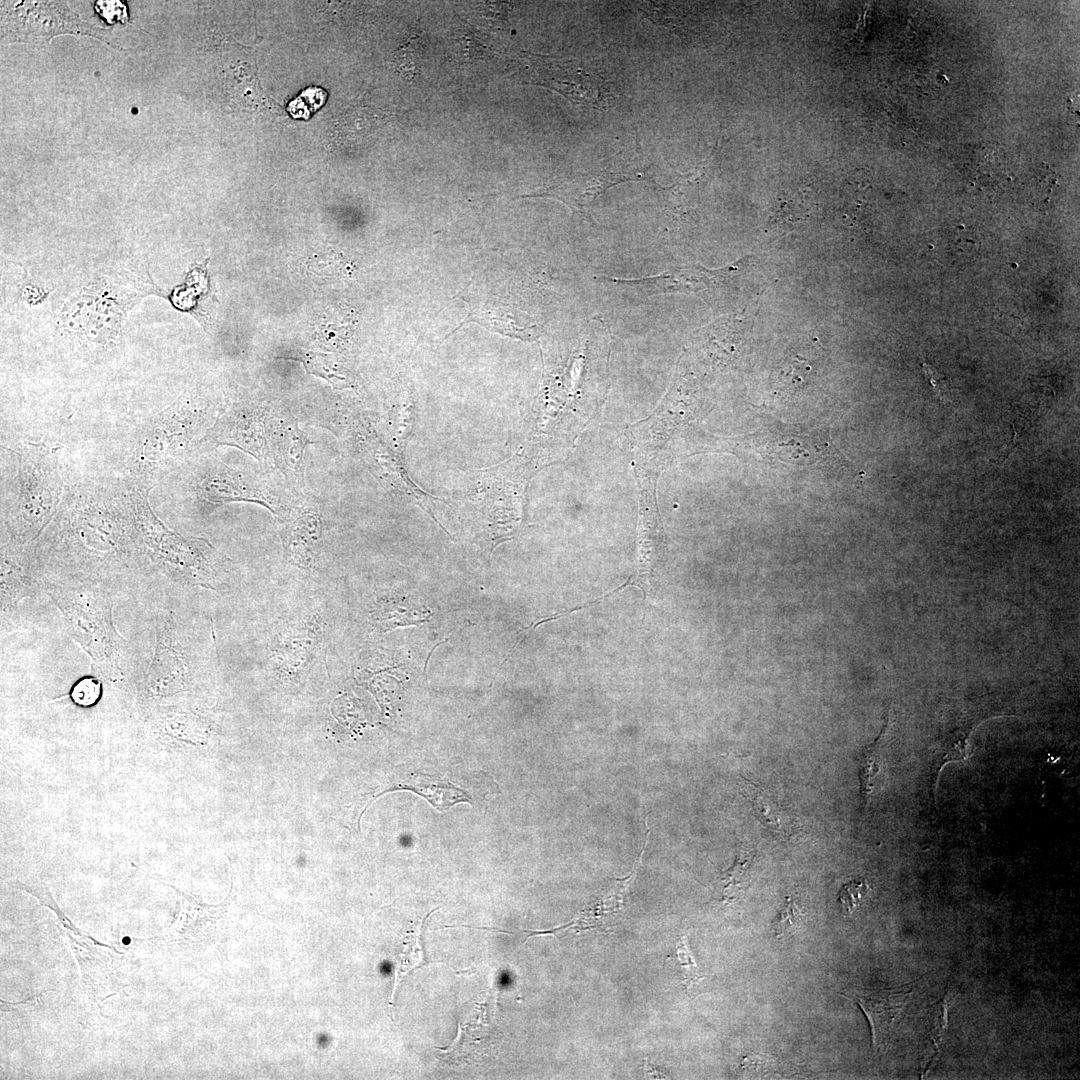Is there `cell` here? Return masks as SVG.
<instances>
[{
	"instance_id": "1",
	"label": "cell",
	"mask_w": 1080,
	"mask_h": 1080,
	"mask_svg": "<svg viewBox=\"0 0 1080 1080\" xmlns=\"http://www.w3.org/2000/svg\"><path fill=\"white\" fill-rule=\"evenodd\" d=\"M87 581L46 582L44 588L93 666L103 676L114 679L121 672L127 642L114 626L110 593L103 584Z\"/></svg>"
},
{
	"instance_id": "2",
	"label": "cell",
	"mask_w": 1080,
	"mask_h": 1080,
	"mask_svg": "<svg viewBox=\"0 0 1080 1080\" xmlns=\"http://www.w3.org/2000/svg\"><path fill=\"white\" fill-rule=\"evenodd\" d=\"M159 292L161 289L145 273L111 271L65 303L61 326L91 342L109 344L117 338L127 311L142 297Z\"/></svg>"
},
{
	"instance_id": "3",
	"label": "cell",
	"mask_w": 1080,
	"mask_h": 1080,
	"mask_svg": "<svg viewBox=\"0 0 1080 1080\" xmlns=\"http://www.w3.org/2000/svg\"><path fill=\"white\" fill-rule=\"evenodd\" d=\"M139 525L149 556L174 579L215 589L223 556L204 539H184L168 530L144 504Z\"/></svg>"
},
{
	"instance_id": "4",
	"label": "cell",
	"mask_w": 1080,
	"mask_h": 1080,
	"mask_svg": "<svg viewBox=\"0 0 1080 1080\" xmlns=\"http://www.w3.org/2000/svg\"><path fill=\"white\" fill-rule=\"evenodd\" d=\"M96 37L109 45L107 30L83 21L62 2L1 1V41L46 43L63 34Z\"/></svg>"
},
{
	"instance_id": "5",
	"label": "cell",
	"mask_w": 1080,
	"mask_h": 1080,
	"mask_svg": "<svg viewBox=\"0 0 1080 1080\" xmlns=\"http://www.w3.org/2000/svg\"><path fill=\"white\" fill-rule=\"evenodd\" d=\"M529 60L535 66L528 76L529 81L556 90L575 104L599 109L607 107L610 97L608 82L597 73L587 71L579 62L538 56Z\"/></svg>"
},
{
	"instance_id": "6",
	"label": "cell",
	"mask_w": 1080,
	"mask_h": 1080,
	"mask_svg": "<svg viewBox=\"0 0 1080 1080\" xmlns=\"http://www.w3.org/2000/svg\"><path fill=\"white\" fill-rule=\"evenodd\" d=\"M726 270L710 271L698 266L672 268L661 274L640 279H621L608 276L599 281L611 282L645 295L694 293L706 301H718L727 288Z\"/></svg>"
},
{
	"instance_id": "7",
	"label": "cell",
	"mask_w": 1080,
	"mask_h": 1080,
	"mask_svg": "<svg viewBox=\"0 0 1080 1080\" xmlns=\"http://www.w3.org/2000/svg\"><path fill=\"white\" fill-rule=\"evenodd\" d=\"M649 832L650 829L647 830L646 840L641 854L634 865V869L628 876L615 879L606 888L602 889L601 892H599L594 899L567 924L550 930H522L521 933L526 935L525 940L539 935L564 937L568 934H578L593 930L606 932L614 926L618 917H620L624 911L625 898L628 894L629 887L634 881L638 869L640 868Z\"/></svg>"
},
{
	"instance_id": "8",
	"label": "cell",
	"mask_w": 1080,
	"mask_h": 1080,
	"mask_svg": "<svg viewBox=\"0 0 1080 1080\" xmlns=\"http://www.w3.org/2000/svg\"><path fill=\"white\" fill-rule=\"evenodd\" d=\"M645 171L611 168L593 170L576 174L555 185L521 197L554 198L565 203L574 212L588 216L591 206L607 189L624 182L641 180Z\"/></svg>"
},
{
	"instance_id": "9",
	"label": "cell",
	"mask_w": 1080,
	"mask_h": 1080,
	"mask_svg": "<svg viewBox=\"0 0 1080 1080\" xmlns=\"http://www.w3.org/2000/svg\"><path fill=\"white\" fill-rule=\"evenodd\" d=\"M911 994L912 991L897 989H868L852 995L869 1022L874 1049L887 1041L894 1021L905 1008Z\"/></svg>"
},
{
	"instance_id": "10",
	"label": "cell",
	"mask_w": 1080,
	"mask_h": 1080,
	"mask_svg": "<svg viewBox=\"0 0 1080 1080\" xmlns=\"http://www.w3.org/2000/svg\"><path fill=\"white\" fill-rule=\"evenodd\" d=\"M187 663L179 645L173 620L167 616L157 630L155 652L149 667L150 682L161 688L180 679L187 672Z\"/></svg>"
},
{
	"instance_id": "11",
	"label": "cell",
	"mask_w": 1080,
	"mask_h": 1080,
	"mask_svg": "<svg viewBox=\"0 0 1080 1080\" xmlns=\"http://www.w3.org/2000/svg\"><path fill=\"white\" fill-rule=\"evenodd\" d=\"M469 305L468 314L465 319L451 331L448 338L455 331H457L463 324L470 322H476L488 330L497 332L509 337L521 339L524 341H532L539 337V331L536 325L527 326L515 318V316L505 310H498L485 307H475L470 302L465 301Z\"/></svg>"
},
{
	"instance_id": "12",
	"label": "cell",
	"mask_w": 1080,
	"mask_h": 1080,
	"mask_svg": "<svg viewBox=\"0 0 1080 1080\" xmlns=\"http://www.w3.org/2000/svg\"><path fill=\"white\" fill-rule=\"evenodd\" d=\"M221 423V429L228 431L218 432L219 443L235 445L255 457L262 454L264 438L261 415L234 413L230 418H224Z\"/></svg>"
},
{
	"instance_id": "13",
	"label": "cell",
	"mask_w": 1080,
	"mask_h": 1080,
	"mask_svg": "<svg viewBox=\"0 0 1080 1080\" xmlns=\"http://www.w3.org/2000/svg\"><path fill=\"white\" fill-rule=\"evenodd\" d=\"M35 584L28 571L14 557L2 552L1 555V614L12 613L18 603L33 593Z\"/></svg>"
},
{
	"instance_id": "14",
	"label": "cell",
	"mask_w": 1080,
	"mask_h": 1080,
	"mask_svg": "<svg viewBox=\"0 0 1080 1080\" xmlns=\"http://www.w3.org/2000/svg\"><path fill=\"white\" fill-rule=\"evenodd\" d=\"M225 472L211 476L209 480L203 484L202 493L207 499L212 502H226V501H251L265 505L271 511V506L268 504L267 499L260 495L259 492H255L249 489L248 486L242 483L241 479L233 472Z\"/></svg>"
},
{
	"instance_id": "15",
	"label": "cell",
	"mask_w": 1080,
	"mask_h": 1080,
	"mask_svg": "<svg viewBox=\"0 0 1080 1080\" xmlns=\"http://www.w3.org/2000/svg\"><path fill=\"white\" fill-rule=\"evenodd\" d=\"M397 789L413 791L424 797L433 807L441 811L446 810L459 802H470L471 800L468 793L463 789L448 782L433 781V779L424 775L421 777L414 776L412 783L400 786Z\"/></svg>"
},
{
	"instance_id": "16",
	"label": "cell",
	"mask_w": 1080,
	"mask_h": 1080,
	"mask_svg": "<svg viewBox=\"0 0 1080 1080\" xmlns=\"http://www.w3.org/2000/svg\"><path fill=\"white\" fill-rule=\"evenodd\" d=\"M433 912L434 911L428 913L425 918L417 926H415L413 931L407 935V938L403 943V949L399 953L398 965L396 967L395 983L392 995H394V992L397 989L398 984H400V981L411 971L419 969L429 963H437V961H432L427 958L423 945V935L425 927L427 925L426 920Z\"/></svg>"
},
{
	"instance_id": "17",
	"label": "cell",
	"mask_w": 1080,
	"mask_h": 1080,
	"mask_svg": "<svg viewBox=\"0 0 1080 1080\" xmlns=\"http://www.w3.org/2000/svg\"><path fill=\"white\" fill-rule=\"evenodd\" d=\"M750 799L757 815L768 827L786 837L792 835L795 823L780 805L760 788L749 786Z\"/></svg>"
},
{
	"instance_id": "18",
	"label": "cell",
	"mask_w": 1080,
	"mask_h": 1080,
	"mask_svg": "<svg viewBox=\"0 0 1080 1080\" xmlns=\"http://www.w3.org/2000/svg\"><path fill=\"white\" fill-rule=\"evenodd\" d=\"M287 546L294 559L308 561L311 557L312 546L320 537V525L316 516L303 514L292 525L288 532Z\"/></svg>"
},
{
	"instance_id": "19",
	"label": "cell",
	"mask_w": 1080,
	"mask_h": 1080,
	"mask_svg": "<svg viewBox=\"0 0 1080 1080\" xmlns=\"http://www.w3.org/2000/svg\"><path fill=\"white\" fill-rule=\"evenodd\" d=\"M311 441L296 423L285 424L280 435V449L285 464L297 474L303 473V452Z\"/></svg>"
},
{
	"instance_id": "20",
	"label": "cell",
	"mask_w": 1080,
	"mask_h": 1080,
	"mask_svg": "<svg viewBox=\"0 0 1080 1080\" xmlns=\"http://www.w3.org/2000/svg\"><path fill=\"white\" fill-rule=\"evenodd\" d=\"M755 855L752 849L740 848L733 865L721 873L725 897L732 898L733 891L746 883Z\"/></svg>"
},
{
	"instance_id": "21",
	"label": "cell",
	"mask_w": 1080,
	"mask_h": 1080,
	"mask_svg": "<svg viewBox=\"0 0 1080 1080\" xmlns=\"http://www.w3.org/2000/svg\"><path fill=\"white\" fill-rule=\"evenodd\" d=\"M877 740L869 748H867L860 759L859 764V777L861 785V794L865 803L868 802L870 796L876 788V778L881 770V753L878 752Z\"/></svg>"
},
{
	"instance_id": "22",
	"label": "cell",
	"mask_w": 1080,
	"mask_h": 1080,
	"mask_svg": "<svg viewBox=\"0 0 1080 1080\" xmlns=\"http://www.w3.org/2000/svg\"><path fill=\"white\" fill-rule=\"evenodd\" d=\"M101 695L102 683L94 676H84L78 679L68 693L71 701L80 707L95 705L100 700Z\"/></svg>"
},
{
	"instance_id": "23",
	"label": "cell",
	"mask_w": 1080,
	"mask_h": 1080,
	"mask_svg": "<svg viewBox=\"0 0 1080 1080\" xmlns=\"http://www.w3.org/2000/svg\"><path fill=\"white\" fill-rule=\"evenodd\" d=\"M801 919L802 911L796 902L790 896H787L781 903L777 914L772 921V932L776 937L786 935L796 929L800 924Z\"/></svg>"
},
{
	"instance_id": "24",
	"label": "cell",
	"mask_w": 1080,
	"mask_h": 1080,
	"mask_svg": "<svg viewBox=\"0 0 1080 1080\" xmlns=\"http://www.w3.org/2000/svg\"><path fill=\"white\" fill-rule=\"evenodd\" d=\"M869 890V884L864 878L848 881L838 893V902L850 914L858 908Z\"/></svg>"
},
{
	"instance_id": "25",
	"label": "cell",
	"mask_w": 1080,
	"mask_h": 1080,
	"mask_svg": "<svg viewBox=\"0 0 1080 1080\" xmlns=\"http://www.w3.org/2000/svg\"><path fill=\"white\" fill-rule=\"evenodd\" d=\"M676 954L683 972L684 981L686 982L687 987H690L700 978V975L698 974L697 965L694 962L687 945L685 935H681L676 942Z\"/></svg>"
},
{
	"instance_id": "26",
	"label": "cell",
	"mask_w": 1080,
	"mask_h": 1080,
	"mask_svg": "<svg viewBox=\"0 0 1080 1080\" xmlns=\"http://www.w3.org/2000/svg\"><path fill=\"white\" fill-rule=\"evenodd\" d=\"M95 10L109 23L117 21L124 23L127 21L126 7L120 1H97Z\"/></svg>"
}]
</instances>
